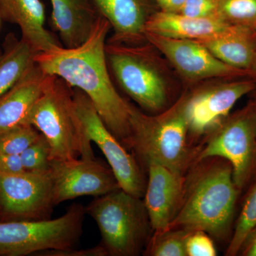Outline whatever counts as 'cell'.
<instances>
[{
	"mask_svg": "<svg viewBox=\"0 0 256 256\" xmlns=\"http://www.w3.org/2000/svg\"><path fill=\"white\" fill-rule=\"evenodd\" d=\"M197 162L185 180L182 200L170 228L202 230L224 240L230 232L239 191L232 166L217 158Z\"/></svg>",
	"mask_w": 256,
	"mask_h": 256,
	"instance_id": "cell-2",
	"label": "cell"
},
{
	"mask_svg": "<svg viewBox=\"0 0 256 256\" xmlns=\"http://www.w3.org/2000/svg\"><path fill=\"white\" fill-rule=\"evenodd\" d=\"M252 104H254V108H255V110L256 111V100L254 101V102H252ZM256 172V170H255V173Z\"/></svg>",
	"mask_w": 256,
	"mask_h": 256,
	"instance_id": "cell-34",
	"label": "cell"
},
{
	"mask_svg": "<svg viewBox=\"0 0 256 256\" xmlns=\"http://www.w3.org/2000/svg\"><path fill=\"white\" fill-rule=\"evenodd\" d=\"M54 205L84 196H100L120 188L110 168L94 159L50 161Z\"/></svg>",
	"mask_w": 256,
	"mask_h": 256,
	"instance_id": "cell-11",
	"label": "cell"
},
{
	"mask_svg": "<svg viewBox=\"0 0 256 256\" xmlns=\"http://www.w3.org/2000/svg\"><path fill=\"white\" fill-rule=\"evenodd\" d=\"M73 89L77 111L88 136L106 156L120 188L132 196L142 198L146 181L137 160L107 128L90 98L79 89Z\"/></svg>",
	"mask_w": 256,
	"mask_h": 256,
	"instance_id": "cell-9",
	"label": "cell"
},
{
	"mask_svg": "<svg viewBox=\"0 0 256 256\" xmlns=\"http://www.w3.org/2000/svg\"><path fill=\"white\" fill-rule=\"evenodd\" d=\"M250 75L252 78L256 80V53L255 58H254V63H252V68H250Z\"/></svg>",
	"mask_w": 256,
	"mask_h": 256,
	"instance_id": "cell-33",
	"label": "cell"
},
{
	"mask_svg": "<svg viewBox=\"0 0 256 256\" xmlns=\"http://www.w3.org/2000/svg\"><path fill=\"white\" fill-rule=\"evenodd\" d=\"M198 42L220 62L250 74L256 53V30L229 25L214 36Z\"/></svg>",
	"mask_w": 256,
	"mask_h": 256,
	"instance_id": "cell-19",
	"label": "cell"
},
{
	"mask_svg": "<svg viewBox=\"0 0 256 256\" xmlns=\"http://www.w3.org/2000/svg\"><path fill=\"white\" fill-rule=\"evenodd\" d=\"M256 90V80H235L205 88L184 98L188 132L201 136L213 132L229 116L242 97Z\"/></svg>",
	"mask_w": 256,
	"mask_h": 256,
	"instance_id": "cell-12",
	"label": "cell"
},
{
	"mask_svg": "<svg viewBox=\"0 0 256 256\" xmlns=\"http://www.w3.org/2000/svg\"><path fill=\"white\" fill-rule=\"evenodd\" d=\"M178 14L193 18L218 16V0H186Z\"/></svg>",
	"mask_w": 256,
	"mask_h": 256,
	"instance_id": "cell-28",
	"label": "cell"
},
{
	"mask_svg": "<svg viewBox=\"0 0 256 256\" xmlns=\"http://www.w3.org/2000/svg\"><path fill=\"white\" fill-rule=\"evenodd\" d=\"M0 18L18 25L21 38L36 54L60 46L45 28L46 12L42 0H0Z\"/></svg>",
	"mask_w": 256,
	"mask_h": 256,
	"instance_id": "cell-17",
	"label": "cell"
},
{
	"mask_svg": "<svg viewBox=\"0 0 256 256\" xmlns=\"http://www.w3.org/2000/svg\"><path fill=\"white\" fill-rule=\"evenodd\" d=\"M54 206L50 170L0 172V222L50 220Z\"/></svg>",
	"mask_w": 256,
	"mask_h": 256,
	"instance_id": "cell-10",
	"label": "cell"
},
{
	"mask_svg": "<svg viewBox=\"0 0 256 256\" xmlns=\"http://www.w3.org/2000/svg\"><path fill=\"white\" fill-rule=\"evenodd\" d=\"M256 156V111L252 102L210 132L196 160L217 158L228 162L240 190L255 174Z\"/></svg>",
	"mask_w": 256,
	"mask_h": 256,
	"instance_id": "cell-8",
	"label": "cell"
},
{
	"mask_svg": "<svg viewBox=\"0 0 256 256\" xmlns=\"http://www.w3.org/2000/svg\"><path fill=\"white\" fill-rule=\"evenodd\" d=\"M3 50H2L1 48H0V57H1L2 54Z\"/></svg>",
	"mask_w": 256,
	"mask_h": 256,
	"instance_id": "cell-35",
	"label": "cell"
},
{
	"mask_svg": "<svg viewBox=\"0 0 256 256\" xmlns=\"http://www.w3.org/2000/svg\"><path fill=\"white\" fill-rule=\"evenodd\" d=\"M110 23L102 16L80 46H56L37 53L34 62L48 75L63 79L90 98L100 118L124 146L130 136L132 106L121 97L109 74L106 53Z\"/></svg>",
	"mask_w": 256,
	"mask_h": 256,
	"instance_id": "cell-1",
	"label": "cell"
},
{
	"mask_svg": "<svg viewBox=\"0 0 256 256\" xmlns=\"http://www.w3.org/2000/svg\"><path fill=\"white\" fill-rule=\"evenodd\" d=\"M50 144L41 133L40 137L20 154L24 169L28 172H50Z\"/></svg>",
	"mask_w": 256,
	"mask_h": 256,
	"instance_id": "cell-26",
	"label": "cell"
},
{
	"mask_svg": "<svg viewBox=\"0 0 256 256\" xmlns=\"http://www.w3.org/2000/svg\"><path fill=\"white\" fill-rule=\"evenodd\" d=\"M256 228V180L248 192L242 210L236 224L233 236L226 250V256L238 255L242 244Z\"/></svg>",
	"mask_w": 256,
	"mask_h": 256,
	"instance_id": "cell-22",
	"label": "cell"
},
{
	"mask_svg": "<svg viewBox=\"0 0 256 256\" xmlns=\"http://www.w3.org/2000/svg\"><path fill=\"white\" fill-rule=\"evenodd\" d=\"M37 256H108V252L101 244L86 249H75L74 248L58 250H44L36 254Z\"/></svg>",
	"mask_w": 256,
	"mask_h": 256,
	"instance_id": "cell-29",
	"label": "cell"
},
{
	"mask_svg": "<svg viewBox=\"0 0 256 256\" xmlns=\"http://www.w3.org/2000/svg\"><path fill=\"white\" fill-rule=\"evenodd\" d=\"M191 232L183 228H170L154 233L146 252L152 256H188L186 240Z\"/></svg>",
	"mask_w": 256,
	"mask_h": 256,
	"instance_id": "cell-23",
	"label": "cell"
},
{
	"mask_svg": "<svg viewBox=\"0 0 256 256\" xmlns=\"http://www.w3.org/2000/svg\"><path fill=\"white\" fill-rule=\"evenodd\" d=\"M24 172L20 154L0 152V172L15 174Z\"/></svg>",
	"mask_w": 256,
	"mask_h": 256,
	"instance_id": "cell-30",
	"label": "cell"
},
{
	"mask_svg": "<svg viewBox=\"0 0 256 256\" xmlns=\"http://www.w3.org/2000/svg\"><path fill=\"white\" fill-rule=\"evenodd\" d=\"M144 38L188 80L250 76L248 72L220 62L196 40L168 38L150 33L144 34Z\"/></svg>",
	"mask_w": 256,
	"mask_h": 256,
	"instance_id": "cell-13",
	"label": "cell"
},
{
	"mask_svg": "<svg viewBox=\"0 0 256 256\" xmlns=\"http://www.w3.org/2000/svg\"><path fill=\"white\" fill-rule=\"evenodd\" d=\"M239 254L242 256H256V228L249 234Z\"/></svg>",
	"mask_w": 256,
	"mask_h": 256,
	"instance_id": "cell-32",
	"label": "cell"
},
{
	"mask_svg": "<svg viewBox=\"0 0 256 256\" xmlns=\"http://www.w3.org/2000/svg\"><path fill=\"white\" fill-rule=\"evenodd\" d=\"M40 136L41 132L30 124L12 128L0 134V152L20 154Z\"/></svg>",
	"mask_w": 256,
	"mask_h": 256,
	"instance_id": "cell-25",
	"label": "cell"
},
{
	"mask_svg": "<svg viewBox=\"0 0 256 256\" xmlns=\"http://www.w3.org/2000/svg\"><path fill=\"white\" fill-rule=\"evenodd\" d=\"M229 25L232 24L220 18H193L178 13L154 12L146 22L144 34L200 41L214 36Z\"/></svg>",
	"mask_w": 256,
	"mask_h": 256,
	"instance_id": "cell-20",
	"label": "cell"
},
{
	"mask_svg": "<svg viewBox=\"0 0 256 256\" xmlns=\"http://www.w3.org/2000/svg\"><path fill=\"white\" fill-rule=\"evenodd\" d=\"M86 212L97 224L108 255H140L152 230L142 198L119 188L96 197Z\"/></svg>",
	"mask_w": 256,
	"mask_h": 256,
	"instance_id": "cell-5",
	"label": "cell"
},
{
	"mask_svg": "<svg viewBox=\"0 0 256 256\" xmlns=\"http://www.w3.org/2000/svg\"><path fill=\"white\" fill-rule=\"evenodd\" d=\"M188 256H216V249L212 237L202 230L192 232L186 240Z\"/></svg>",
	"mask_w": 256,
	"mask_h": 256,
	"instance_id": "cell-27",
	"label": "cell"
},
{
	"mask_svg": "<svg viewBox=\"0 0 256 256\" xmlns=\"http://www.w3.org/2000/svg\"><path fill=\"white\" fill-rule=\"evenodd\" d=\"M86 214V207L73 204L54 220L0 222V256L72 248L82 236Z\"/></svg>",
	"mask_w": 256,
	"mask_h": 256,
	"instance_id": "cell-6",
	"label": "cell"
},
{
	"mask_svg": "<svg viewBox=\"0 0 256 256\" xmlns=\"http://www.w3.org/2000/svg\"><path fill=\"white\" fill-rule=\"evenodd\" d=\"M0 21H1V18H0Z\"/></svg>",
	"mask_w": 256,
	"mask_h": 256,
	"instance_id": "cell-36",
	"label": "cell"
},
{
	"mask_svg": "<svg viewBox=\"0 0 256 256\" xmlns=\"http://www.w3.org/2000/svg\"><path fill=\"white\" fill-rule=\"evenodd\" d=\"M110 23L114 34L108 43L136 44L146 40L144 28L153 12V0H92Z\"/></svg>",
	"mask_w": 256,
	"mask_h": 256,
	"instance_id": "cell-15",
	"label": "cell"
},
{
	"mask_svg": "<svg viewBox=\"0 0 256 256\" xmlns=\"http://www.w3.org/2000/svg\"><path fill=\"white\" fill-rule=\"evenodd\" d=\"M48 76L34 62L14 86L0 97V134L28 124V116Z\"/></svg>",
	"mask_w": 256,
	"mask_h": 256,
	"instance_id": "cell-16",
	"label": "cell"
},
{
	"mask_svg": "<svg viewBox=\"0 0 256 256\" xmlns=\"http://www.w3.org/2000/svg\"><path fill=\"white\" fill-rule=\"evenodd\" d=\"M186 0H153L160 8V11L166 13H178Z\"/></svg>",
	"mask_w": 256,
	"mask_h": 256,
	"instance_id": "cell-31",
	"label": "cell"
},
{
	"mask_svg": "<svg viewBox=\"0 0 256 256\" xmlns=\"http://www.w3.org/2000/svg\"><path fill=\"white\" fill-rule=\"evenodd\" d=\"M0 57V97L14 86L34 63L35 50L22 38L9 34Z\"/></svg>",
	"mask_w": 256,
	"mask_h": 256,
	"instance_id": "cell-21",
	"label": "cell"
},
{
	"mask_svg": "<svg viewBox=\"0 0 256 256\" xmlns=\"http://www.w3.org/2000/svg\"><path fill=\"white\" fill-rule=\"evenodd\" d=\"M146 165L148 180L143 201L152 230L160 233L170 229L176 216L182 200L185 178L158 163Z\"/></svg>",
	"mask_w": 256,
	"mask_h": 256,
	"instance_id": "cell-14",
	"label": "cell"
},
{
	"mask_svg": "<svg viewBox=\"0 0 256 256\" xmlns=\"http://www.w3.org/2000/svg\"><path fill=\"white\" fill-rule=\"evenodd\" d=\"M184 98L170 110L148 116L132 106L128 148L146 164L156 162L183 175L191 162Z\"/></svg>",
	"mask_w": 256,
	"mask_h": 256,
	"instance_id": "cell-4",
	"label": "cell"
},
{
	"mask_svg": "<svg viewBox=\"0 0 256 256\" xmlns=\"http://www.w3.org/2000/svg\"><path fill=\"white\" fill-rule=\"evenodd\" d=\"M53 28L63 46L75 48L84 43L101 15L92 0H50Z\"/></svg>",
	"mask_w": 256,
	"mask_h": 256,
	"instance_id": "cell-18",
	"label": "cell"
},
{
	"mask_svg": "<svg viewBox=\"0 0 256 256\" xmlns=\"http://www.w3.org/2000/svg\"><path fill=\"white\" fill-rule=\"evenodd\" d=\"M218 16L229 24L256 30V0H218Z\"/></svg>",
	"mask_w": 256,
	"mask_h": 256,
	"instance_id": "cell-24",
	"label": "cell"
},
{
	"mask_svg": "<svg viewBox=\"0 0 256 256\" xmlns=\"http://www.w3.org/2000/svg\"><path fill=\"white\" fill-rule=\"evenodd\" d=\"M108 64L122 90L144 110L159 112L168 101V86L149 50L142 46L108 43Z\"/></svg>",
	"mask_w": 256,
	"mask_h": 256,
	"instance_id": "cell-7",
	"label": "cell"
},
{
	"mask_svg": "<svg viewBox=\"0 0 256 256\" xmlns=\"http://www.w3.org/2000/svg\"><path fill=\"white\" fill-rule=\"evenodd\" d=\"M28 124L46 138L50 146V161L78 156L95 158L92 140L77 111L73 88L60 77L48 76L28 116Z\"/></svg>",
	"mask_w": 256,
	"mask_h": 256,
	"instance_id": "cell-3",
	"label": "cell"
}]
</instances>
